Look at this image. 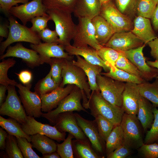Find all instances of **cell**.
<instances>
[{"instance_id": "6da1fadb", "label": "cell", "mask_w": 158, "mask_h": 158, "mask_svg": "<svg viewBox=\"0 0 158 158\" xmlns=\"http://www.w3.org/2000/svg\"><path fill=\"white\" fill-rule=\"evenodd\" d=\"M87 109L94 117L100 115L114 125L120 124L125 111L123 108L114 105L105 100L100 91H92L88 100Z\"/></svg>"}, {"instance_id": "7a4b0ae2", "label": "cell", "mask_w": 158, "mask_h": 158, "mask_svg": "<svg viewBox=\"0 0 158 158\" xmlns=\"http://www.w3.org/2000/svg\"><path fill=\"white\" fill-rule=\"evenodd\" d=\"M47 13L54 23L59 39V44L64 47L70 44L75 32L71 13L56 9H49Z\"/></svg>"}, {"instance_id": "3957f363", "label": "cell", "mask_w": 158, "mask_h": 158, "mask_svg": "<svg viewBox=\"0 0 158 158\" xmlns=\"http://www.w3.org/2000/svg\"><path fill=\"white\" fill-rule=\"evenodd\" d=\"M9 24L8 37L4 41L1 42L0 54H4L6 49L13 43L24 42L37 44L41 42L38 34L25 25L19 23L11 15L8 16Z\"/></svg>"}, {"instance_id": "277c9868", "label": "cell", "mask_w": 158, "mask_h": 158, "mask_svg": "<svg viewBox=\"0 0 158 158\" xmlns=\"http://www.w3.org/2000/svg\"><path fill=\"white\" fill-rule=\"evenodd\" d=\"M62 78L59 85L63 87L68 84L74 85L78 87L89 99L91 91L87 77L84 71L80 67L73 64L72 61L64 59L61 73Z\"/></svg>"}, {"instance_id": "5b68a950", "label": "cell", "mask_w": 158, "mask_h": 158, "mask_svg": "<svg viewBox=\"0 0 158 158\" xmlns=\"http://www.w3.org/2000/svg\"><path fill=\"white\" fill-rule=\"evenodd\" d=\"M87 98L86 95L83 93L80 88L75 85L71 92L62 100L57 108L49 112L42 113L41 116L54 125L57 116L61 113L74 111L87 112L81 102L82 99L85 100Z\"/></svg>"}, {"instance_id": "8992f818", "label": "cell", "mask_w": 158, "mask_h": 158, "mask_svg": "<svg viewBox=\"0 0 158 158\" xmlns=\"http://www.w3.org/2000/svg\"><path fill=\"white\" fill-rule=\"evenodd\" d=\"M140 123L136 115L124 113L120 124L124 136L123 145L137 149L144 143Z\"/></svg>"}, {"instance_id": "52a82bcc", "label": "cell", "mask_w": 158, "mask_h": 158, "mask_svg": "<svg viewBox=\"0 0 158 158\" xmlns=\"http://www.w3.org/2000/svg\"><path fill=\"white\" fill-rule=\"evenodd\" d=\"M96 81L103 98L112 104L122 107L125 83L100 74L97 76Z\"/></svg>"}, {"instance_id": "ba28073f", "label": "cell", "mask_w": 158, "mask_h": 158, "mask_svg": "<svg viewBox=\"0 0 158 158\" xmlns=\"http://www.w3.org/2000/svg\"><path fill=\"white\" fill-rule=\"evenodd\" d=\"M73 40L72 45L78 48L86 47L89 46L97 50L101 45L96 39L91 20L87 18H78Z\"/></svg>"}, {"instance_id": "9c48e42d", "label": "cell", "mask_w": 158, "mask_h": 158, "mask_svg": "<svg viewBox=\"0 0 158 158\" xmlns=\"http://www.w3.org/2000/svg\"><path fill=\"white\" fill-rule=\"evenodd\" d=\"M100 15L109 23L115 33L131 31L133 28L130 19L121 13L113 1L102 5Z\"/></svg>"}, {"instance_id": "30bf717a", "label": "cell", "mask_w": 158, "mask_h": 158, "mask_svg": "<svg viewBox=\"0 0 158 158\" xmlns=\"http://www.w3.org/2000/svg\"><path fill=\"white\" fill-rule=\"evenodd\" d=\"M15 86H7V95L0 106V114L12 118L21 124L25 122L27 115L17 95Z\"/></svg>"}, {"instance_id": "8fae6325", "label": "cell", "mask_w": 158, "mask_h": 158, "mask_svg": "<svg viewBox=\"0 0 158 158\" xmlns=\"http://www.w3.org/2000/svg\"><path fill=\"white\" fill-rule=\"evenodd\" d=\"M34 118L27 115L25 122L21 124L23 130L26 134L30 135L36 134L45 135L59 142L65 139L66 132L60 131L54 126L42 123Z\"/></svg>"}, {"instance_id": "7c38bea8", "label": "cell", "mask_w": 158, "mask_h": 158, "mask_svg": "<svg viewBox=\"0 0 158 158\" xmlns=\"http://www.w3.org/2000/svg\"><path fill=\"white\" fill-rule=\"evenodd\" d=\"M47 11L42 0H32L12 7L10 13L20 19L23 25H25L28 22L35 17L47 15Z\"/></svg>"}, {"instance_id": "4fadbf2b", "label": "cell", "mask_w": 158, "mask_h": 158, "mask_svg": "<svg viewBox=\"0 0 158 158\" xmlns=\"http://www.w3.org/2000/svg\"><path fill=\"white\" fill-rule=\"evenodd\" d=\"M32 85H23L18 83L20 98L25 109L27 115L34 118L42 116V102L40 96L35 92L30 90Z\"/></svg>"}, {"instance_id": "5bb4252c", "label": "cell", "mask_w": 158, "mask_h": 158, "mask_svg": "<svg viewBox=\"0 0 158 158\" xmlns=\"http://www.w3.org/2000/svg\"><path fill=\"white\" fill-rule=\"evenodd\" d=\"M145 45L122 52L140 71L143 78L149 81L158 76V69L147 63L143 52Z\"/></svg>"}, {"instance_id": "9a60e30c", "label": "cell", "mask_w": 158, "mask_h": 158, "mask_svg": "<svg viewBox=\"0 0 158 158\" xmlns=\"http://www.w3.org/2000/svg\"><path fill=\"white\" fill-rule=\"evenodd\" d=\"M54 125L60 131L67 132L76 140L88 141L86 136L78 125L73 111L59 114L55 119Z\"/></svg>"}, {"instance_id": "2e32d148", "label": "cell", "mask_w": 158, "mask_h": 158, "mask_svg": "<svg viewBox=\"0 0 158 158\" xmlns=\"http://www.w3.org/2000/svg\"><path fill=\"white\" fill-rule=\"evenodd\" d=\"M35 50L24 47L20 42L9 46L6 53L0 56V60L9 57L21 59L27 65L33 68L43 64L39 54Z\"/></svg>"}, {"instance_id": "e0dca14e", "label": "cell", "mask_w": 158, "mask_h": 158, "mask_svg": "<svg viewBox=\"0 0 158 158\" xmlns=\"http://www.w3.org/2000/svg\"><path fill=\"white\" fill-rule=\"evenodd\" d=\"M143 42L131 31L115 33L104 46L124 51L142 46Z\"/></svg>"}, {"instance_id": "ac0fdd59", "label": "cell", "mask_w": 158, "mask_h": 158, "mask_svg": "<svg viewBox=\"0 0 158 158\" xmlns=\"http://www.w3.org/2000/svg\"><path fill=\"white\" fill-rule=\"evenodd\" d=\"M74 114L78 125L89 139L93 148L97 153L102 154L104 150L103 142L100 137L95 120H87L78 113Z\"/></svg>"}, {"instance_id": "d6986e66", "label": "cell", "mask_w": 158, "mask_h": 158, "mask_svg": "<svg viewBox=\"0 0 158 158\" xmlns=\"http://www.w3.org/2000/svg\"><path fill=\"white\" fill-rule=\"evenodd\" d=\"M30 47L36 51L40 56L43 64L44 60L51 58H63L72 61L73 56L65 51L63 46L56 42L42 43L35 44H31Z\"/></svg>"}, {"instance_id": "ffe728a7", "label": "cell", "mask_w": 158, "mask_h": 158, "mask_svg": "<svg viewBox=\"0 0 158 158\" xmlns=\"http://www.w3.org/2000/svg\"><path fill=\"white\" fill-rule=\"evenodd\" d=\"M140 96L138 84L125 83L122 98V107L125 113L133 115L137 114Z\"/></svg>"}, {"instance_id": "44dd1931", "label": "cell", "mask_w": 158, "mask_h": 158, "mask_svg": "<svg viewBox=\"0 0 158 158\" xmlns=\"http://www.w3.org/2000/svg\"><path fill=\"white\" fill-rule=\"evenodd\" d=\"M75 85L68 84L65 87H59L51 92L40 96L42 111L49 112L55 109L73 90Z\"/></svg>"}, {"instance_id": "7402d4cb", "label": "cell", "mask_w": 158, "mask_h": 158, "mask_svg": "<svg viewBox=\"0 0 158 158\" xmlns=\"http://www.w3.org/2000/svg\"><path fill=\"white\" fill-rule=\"evenodd\" d=\"M64 47L65 50L70 55L82 56L88 62L102 66L105 72H108L109 71L110 68L99 57L96 50L94 48L89 47L78 48L73 46L71 44Z\"/></svg>"}, {"instance_id": "603a6c76", "label": "cell", "mask_w": 158, "mask_h": 158, "mask_svg": "<svg viewBox=\"0 0 158 158\" xmlns=\"http://www.w3.org/2000/svg\"><path fill=\"white\" fill-rule=\"evenodd\" d=\"M101 7L99 0H77L73 13L78 18L92 20L100 15Z\"/></svg>"}, {"instance_id": "cb8c5ba5", "label": "cell", "mask_w": 158, "mask_h": 158, "mask_svg": "<svg viewBox=\"0 0 158 158\" xmlns=\"http://www.w3.org/2000/svg\"><path fill=\"white\" fill-rule=\"evenodd\" d=\"M131 31L145 44L157 38L149 18L142 17H135Z\"/></svg>"}, {"instance_id": "d4e9b609", "label": "cell", "mask_w": 158, "mask_h": 158, "mask_svg": "<svg viewBox=\"0 0 158 158\" xmlns=\"http://www.w3.org/2000/svg\"><path fill=\"white\" fill-rule=\"evenodd\" d=\"M77 60H72L74 65L81 68L86 74L92 91H100L96 81V77L102 72L103 68L98 65L92 64L79 55L76 56Z\"/></svg>"}, {"instance_id": "484cf974", "label": "cell", "mask_w": 158, "mask_h": 158, "mask_svg": "<svg viewBox=\"0 0 158 158\" xmlns=\"http://www.w3.org/2000/svg\"><path fill=\"white\" fill-rule=\"evenodd\" d=\"M91 21L94 26L97 41L100 44L104 46L115 33L113 29L100 15L95 17Z\"/></svg>"}, {"instance_id": "4316f807", "label": "cell", "mask_w": 158, "mask_h": 158, "mask_svg": "<svg viewBox=\"0 0 158 158\" xmlns=\"http://www.w3.org/2000/svg\"><path fill=\"white\" fill-rule=\"evenodd\" d=\"M153 105L148 100L141 95L138 100V108L137 118L144 132L150 128L154 116L153 112Z\"/></svg>"}, {"instance_id": "83f0119b", "label": "cell", "mask_w": 158, "mask_h": 158, "mask_svg": "<svg viewBox=\"0 0 158 158\" xmlns=\"http://www.w3.org/2000/svg\"><path fill=\"white\" fill-rule=\"evenodd\" d=\"M30 136L32 147L42 154L56 151L57 144L53 139L40 134Z\"/></svg>"}, {"instance_id": "f1b7e54d", "label": "cell", "mask_w": 158, "mask_h": 158, "mask_svg": "<svg viewBox=\"0 0 158 158\" xmlns=\"http://www.w3.org/2000/svg\"><path fill=\"white\" fill-rule=\"evenodd\" d=\"M108 66L110 68L109 71L102 72L100 74L124 83L130 82L138 84L145 81L142 78L134 76L118 68L115 65L109 64Z\"/></svg>"}, {"instance_id": "f546056e", "label": "cell", "mask_w": 158, "mask_h": 158, "mask_svg": "<svg viewBox=\"0 0 158 158\" xmlns=\"http://www.w3.org/2000/svg\"><path fill=\"white\" fill-rule=\"evenodd\" d=\"M138 86L140 95L158 107V76L152 83L145 80Z\"/></svg>"}, {"instance_id": "4dcf8cb0", "label": "cell", "mask_w": 158, "mask_h": 158, "mask_svg": "<svg viewBox=\"0 0 158 158\" xmlns=\"http://www.w3.org/2000/svg\"><path fill=\"white\" fill-rule=\"evenodd\" d=\"M0 126L8 134L16 137H25L28 141L31 142L30 136L23 131L21 124L15 119L11 117L6 119L0 116Z\"/></svg>"}, {"instance_id": "1f68e13d", "label": "cell", "mask_w": 158, "mask_h": 158, "mask_svg": "<svg viewBox=\"0 0 158 158\" xmlns=\"http://www.w3.org/2000/svg\"><path fill=\"white\" fill-rule=\"evenodd\" d=\"M105 142L107 156L123 144V134L120 124L115 126Z\"/></svg>"}, {"instance_id": "d6a6232c", "label": "cell", "mask_w": 158, "mask_h": 158, "mask_svg": "<svg viewBox=\"0 0 158 158\" xmlns=\"http://www.w3.org/2000/svg\"><path fill=\"white\" fill-rule=\"evenodd\" d=\"M73 151L80 158H99L102 157L93 149L88 141L76 140L72 141Z\"/></svg>"}, {"instance_id": "836d02e7", "label": "cell", "mask_w": 158, "mask_h": 158, "mask_svg": "<svg viewBox=\"0 0 158 158\" xmlns=\"http://www.w3.org/2000/svg\"><path fill=\"white\" fill-rule=\"evenodd\" d=\"M59 87L53 79L50 71L46 76L40 80L36 84L35 92L40 96L51 92Z\"/></svg>"}, {"instance_id": "e575fe53", "label": "cell", "mask_w": 158, "mask_h": 158, "mask_svg": "<svg viewBox=\"0 0 158 158\" xmlns=\"http://www.w3.org/2000/svg\"><path fill=\"white\" fill-rule=\"evenodd\" d=\"M77 0H42L47 10L56 9L73 12Z\"/></svg>"}, {"instance_id": "d590c367", "label": "cell", "mask_w": 158, "mask_h": 158, "mask_svg": "<svg viewBox=\"0 0 158 158\" xmlns=\"http://www.w3.org/2000/svg\"><path fill=\"white\" fill-rule=\"evenodd\" d=\"M156 5L152 0H137L135 13L138 16L151 18Z\"/></svg>"}, {"instance_id": "8d00e7d4", "label": "cell", "mask_w": 158, "mask_h": 158, "mask_svg": "<svg viewBox=\"0 0 158 158\" xmlns=\"http://www.w3.org/2000/svg\"><path fill=\"white\" fill-rule=\"evenodd\" d=\"M63 58H51L45 59L44 63L49 64L51 66L50 71L51 77L54 81L59 85L62 78L61 73Z\"/></svg>"}, {"instance_id": "74e56055", "label": "cell", "mask_w": 158, "mask_h": 158, "mask_svg": "<svg viewBox=\"0 0 158 158\" xmlns=\"http://www.w3.org/2000/svg\"><path fill=\"white\" fill-rule=\"evenodd\" d=\"M94 117L100 137L103 142H105L115 126L100 115H97Z\"/></svg>"}, {"instance_id": "f35d334b", "label": "cell", "mask_w": 158, "mask_h": 158, "mask_svg": "<svg viewBox=\"0 0 158 158\" xmlns=\"http://www.w3.org/2000/svg\"><path fill=\"white\" fill-rule=\"evenodd\" d=\"M115 66L118 68L133 75L143 78L140 71L122 51H120L119 56L116 62Z\"/></svg>"}, {"instance_id": "ab89813d", "label": "cell", "mask_w": 158, "mask_h": 158, "mask_svg": "<svg viewBox=\"0 0 158 158\" xmlns=\"http://www.w3.org/2000/svg\"><path fill=\"white\" fill-rule=\"evenodd\" d=\"M16 63L13 58L4 59L0 63V84L8 86L12 85L16 86L18 83L15 80L9 79L7 75L9 68L13 66Z\"/></svg>"}, {"instance_id": "60d3db41", "label": "cell", "mask_w": 158, "mask_h": 158, "mask_svg": "<svg viewBox=\"0 0 158 158\" xmlns=\"http://www.w3.org/2000/svg\"><path fill=\"white\" fill-rule=\"evenodd\" d=\"M5 150L8 158H24L18 146L16 137L8 134L6 139Z\"/></svg>"}, {"instance_id": "b9f144b4", "label": "cell", "mask_w": 158, "mask_h": 158, "mask_svg": "<svg viewBox=\"0 0 158 158\" xmlns=\"http://www.w3.org/2000/svg\"><path fill=\"white\" fill-rule=\"evenodd\" d=\"M96 51L99 57L106 63L108 66L109 64L115 65L120 53V51L102 45Z\"/></svg>"}, {"instance_id": "7bdbcfd3", "label": "cell", "mask_w": 158, "mask_h": 158, "mask_svg": "<svg viewBox=\"0 0 158 158\" xmlns=\"http://www.w3.org/2000/svg\"><path fill=\"white\" fill-rule=\"evenodd\" d=\"M74 138L71 134L68 133L66 138L61 143L57 144L56 151L61 158H73V151L72 139Z\"/></svg>"}, {"instance_id": "ee69618b", "label": "cell", "mask_w": 158, "mask_h": 158, "mask_svg": "<svg viewBox=\"0 0 158 158\" xmlns=\"http://www.w3.org/2000/svg\"><path fill=\"white\" fill-rule=\"evenodd\" d=\"M153 112L154 120L150 130L147 131L144 140L145 144H150L158 141V109L153 106Z\"/></svg>"}, {"instance_id": "f6af8a7d", "label": "cell", "mask_w": 158, "mask_h": 158, "mask_svg": "<svg viewBox=\"0 0 158 158\" xmlns=\"http://www.w3.org/2000/svg\"><path fill=\"white\" fill-rule=\"evenodd\" d=\"M18 146L25 158H40L32 149V145L25 137H16Z\"/></svg>"}, {"instance_id": "bcb514c9", "label": "cell", "mask_w": 158, "mask_h": 158, "mask_svg": "<svg viewBox=\"0 0 158 158\" xmlns=\"http://www.w3.org/2000/svg\"><path fill=\"white\" fill-rule=\"evenodd\" d=\"M118 9L122 13L128 15L135 13L137 0H114Z\"/></svg>"}, {"instance_id": "7dc6e473", "label": "cell", "mask_w": 158, "mask_h": 158, "mask_svg": "<svg viewBox=\"0 0 158 158\" xmlns=\"http://www.w3.org/2000/svg\"><path fill=\"white\" fill-rule=\"evenodd\" d=\"M139 152L145 158H158V144L156 142L143 144L139 148Z\"/></svg>"}, {"instance_id": "c3c4849f", "label": "cell", "mask_w": 158, "mask_h": 158, "mask_svg": "<svg viewBox=\"0 0 158 158\" xmlns=\"http://www.w3.org/2000/svg\"><path fill=\"white\" fill-rule=\"evenodd\" d=\"M50 20L51 19L48 14L35 17L30 21L32 24L30 28L37 33L47 27V22Z\"/></svg>"}, {"instance_id": "681fc988", "label": "cell", "mask_w": 158, "mask_h": 158, "mask_svg": "<svg viewBox=\"0 0 158 158\" xmlns=\"http://www.w3.org/2000/svg\"><path fill=\"white\" fill-rule=\"evenodd\" d=\"M37 34L40 39L45 42H56L59 44V37L55 30H51L46 28Z\"/></svg>"}, {"instance_id": "f907efd6", "label": "cell", "mask_w": 158, "mask_h": 158, "mask_svg": "<svg viewBox=\"0 0 158 158\" xmlns=\"http://www.w3.org/2000/svg\"><path fill=\"white\" fill-rule=\"evenodd\" d=\"M29 0H0V10L6 16L11 15L10 11L14 6H18V4H24L29 2Z\"/></svg>"}, {"instance_id": "816d5d0a", "label": "cell", "mask_w": 158, "mask_h": 158, "mask_svg": "<svg viewBox=\"0 0 158 158\" xmlns=\"http://www.w3.org/2000/svg\"><path fill=\"white\" fill-rule=\"evenodd\" d=\"M131 148L123 145L107 156V158H125L129 155Z\"/></svg>"}, {"instance_id": "f5cc1de1", "label": "cell", "mask_w": 158, "mask_h": 158, "mask_svg": "<svg viewBox=\"0 0 158 158\" xmlns=\"http://www.w3.org/2000/svg\"><path fill=\"white\" fill-rule=\"evenodd\" d=\"M20 81L25 86L30 85L32 78V72L28 70L21 71L19 73H15Z\"/></svg>"}, {"instance_id": "db71d44e", "label": "cell", "mask_w": 158, "mask_h": 158, "mask_svg": "<svg viewBox=\"0 0 158 158\" xmlns=\"http://www.w3.org/2000/svg\"><path fill=\"white\" fill-rule=\"evenodd\" d=\"M147 44L151 48V56L155 60H158V38L157 37Z\"/></svg>"}, {"instance_id": "11a10c76", "label": "cell", "mask_w": 158, "mask_h": 158, "mask_svg": "<svg viewBox=\"0 0 158 158\" xmlns=\"http://www.w3.org/2000/svg\"><path fill=\"white\" fill-rule=\"evenodd\" d=\"M8 133L4 129L0 128V149L1 150H5L6 141Z\"/></svg>"}, {"instance_id": "9f6ffc18", "label": "cell", "mask_w": 158, "mask_h": 158, "mask_svg": "<svg viewBox=\"0 0 158 158\" xmlns=\"http://www.w3.org/2000/svg\"><path fill=\"white\" fill-rule=\"evenodd\" d=\"M151 19L154 30L158 31V4H157Z\"/></svg>"}, {"instance_id": "6f0895ef", "label": "cell", "mask_w": 158, "mask_h": 158, "mask_svg": "<svg viewBox=\"0 0 158 158\" xmlns=\"http://www.w3.org/2000/svg\"><path fill=\"white\" fill-rule=\"evenodd\" d=\"M8 25L6 24H1L0 25V36L2 37L7 38L9 33Z\"/></svg>"}, {"instance_id": "680465c9", "label": "cell", "mask_w": 158, "mask_h": 158, "mask_svg": "<svg viewBox=\"0 0 158 158\" xmlns=\"http://www.w3.org/2000/svg\"><path fill=\"white\" fill-rule=\"evenodd\" d=\"M7 90V86L0 84V106H1L5 101V93Z\"/></svg>"}, {"instance_id": "91938a15", "label": "cell", "mask_w": 158, "mask_h": 158, "mask_svg": "<svg viewBox=\"0 0 158 158\" xmlns=\"http://www.w3.org/2000/svg\"><path fill=\"white\" fill-rule=\"evenodd\" d=\"M42 158H60L59 154L56 151L50 153L42 154Z\"/></svg>"}, {"instance_id": "94428289", "label": "cell", "mask_w": 158, "mask_h": 158, "mask_svg": "<svg viewBox=\"0 0 158 158\" xmlns=\"http://www.w3.org/2000/svg\"><path fill=\"white\" fill-rule=\"evenodd\" d=\"M147 63L150 66L156 68L158 69V60H156L154 61H147Z\"/></svg>"}, {"instance_id": "6125c7cd", "label": "cell", "mask_w": 158, "mask_h": 158, "mask_svg": "<svg viewBox=\"0 0 158 158\" xmlns=\"http://www.w3.org/2000/svg\"><path fill=\"white\" fill-rule=\"evenodd\" d=\"M100 1L102 5L108 3L113 0H99Z\"/></svg>"}, {"instance_id": "be15d7a7", "label": "cell", "mask_w": 158, "mask_h": 158, "mask_svg": "<svg viewBox=\"0 0 158 158\" xmlns=\"http://www.w3.org/2000/svg\"><path fill=\"white\" fill-rule=\"evenodd\" d=\"M157 4H158V0H152Z\"/></svg>"}]
</instances>
